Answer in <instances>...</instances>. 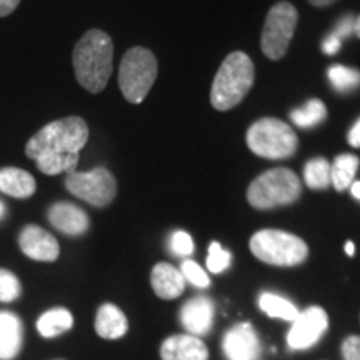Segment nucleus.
<instances>
[{
	"mask_svg": "<svg viewBox=\"0 0 360 360\" xmlns=\"http://www.w3.org/2000/svg\"><path fill=\"white\" fill-rule=\"evenodd\" d=\"M354 27H355V17L347 13V15L340 17V19L337 20L334 30H332L330 34L335 35L339 40L349 39L350 35H354Z\"/></svg>",
	"mask_w": 360,
	"mask_h": 360,
	"instance_id": "obj_31",
	"label": "nucleus"
},
{
	"mask_svg": "<svg viewBox=\"0 0 360 360\" xmlns=\"http://www.w3.org/2000/svg\"><path fill=\"white\" fill-rule=\"evenodd\" d=\"M47 217L49 222L65 236H82L90 227L89 215L80 207L70 204V202H57V204L51 205Z\"/></svg>",
	"mask_w": 360,
	"mask_h": 360,
	"instance_id": "obj_13",
	"label": "nucleus"
},
{
	"mask_svg": "<svg viewBox=\"0 0 360 360\" xmlns=\"http://www.w3.org/2000/svg\"><path fill=\"white\" fill-rule=\"evenodd\" d=\"M328 327L327 312L322 307H309L302 314L297 315L292 323L289 335H287V344L292 350H304L312 347L321 340Z\"/></svg>",
	"mask_w": 360,
	"mask_h": 360,
	"instance_id": "obj_10",
	"label": "nucleus"
},
{
	"mask_svg": "<svg viewBox=\"0 0 360 360\" xmlns=\"http://www.w3.org/2000/svg\"><path fill=\"white\" fill-rule=\"evenodd\" d=\"M224 354L229 360H257L260 342L250 323H237L224 337Z\"/></svg>",
	"mask_w": 360,
	"mask_h": 360,
	"instance_id": "obj_12",
	"label": "nucleus"
},
{
	"mask_svg": "<svg viewBox=\"0 0 360 360\" xmlns=\"http://www.w3.org/2000/svg\"><path fill=\"white\" fill-rule=\"evenodd\" d=\"M300 180L290 169H272L259 175L247 191V200L254 209H276L290 205L300 197Z\"/></svg>",
	"mask_w": 360,
	"mask_h": 360,
	"instance_id": "obj_4",
	"label": "nucleus"
},
{
	"mask_svg": "<svg viewBox=\"0 0 360 360\" xmlns=\"http://www.w3.org/2000/svg\"><path fill=\"white\" fill-rule=\"evenodd\" d=\"M37 182L27 170L19 167L0 169V192L15 199H29L35 193Z\"/></svg>",
	"mask_w": 360,
	"mask_h": 360,
	"instance_id": "obj_19",
	"label": "nucleus"
},
{
	"mask_svg": "<svg viewBox=\"0 0 360 360\" xmlns=\"http://www.w3.org/2000/svg\"><path fill=\"white\" fill-rule=\"evenodd\" d=\"M34 160L37 164V169L45 175H58L62 172L72 174L75 172V167H77L79 154L60 155L52 154V152H42Z\"/></svg>",
	"mask_w": 360,
	"mask_h": 360,
	"instance_id": "obj_22",
	"label": "nucleus"
},
{
	"mask_svg": "<svg viewBox=\"0 0 360 360\" xmlns=\"http://www.w3.org/2000/svg\"><path fill=\"white\" fill-rule=\"evenodd\" d=\"M349 143L355 148H360V119L354 124V127L349 132Z\"/></svg>",
	"mask_w": 360,
	"mask_h": 360,
	"instance_id": "obj_35",
	"label": "nucleus"
},
{
	"mask_svg": "<svg viewBox=\"0 0 360 360\" xmlns=\"http://www.w3.org/2000/svg\"><path fill=\"white\" fill-rule=\"evenodd\" d=\"M214 304L207 297H195L180 309V322L191 335H205L214 323Z\"/></svg>",
	"mask_w": 360,
	"mask_h": 360,
	"instance_id": "obj_14",
	"label": "nucleus"
},
{
	"mask_svg": "<svg viewBox=\"0 0 360 360\" xmlns=\"http://www.w3.org/2000/svg\"><path fill=\"white\" fill-rule=\"evenodd\" d=\"M22 294V285L15 274L11 270L0 269V302L11 304Z\"/></svg>",
	"mask_w": 360,
	"mask_h": 360,
	"instance_id": "obj_27",
	"label": "nucleus"
},
{
	"mask_svg": "<svg viewBox=\"0 0 360 360\" xmlns=\"http://www.w3.org/2000/svg\"><path fill=\"white\" fill-rule=\"evenodd\" d=\"M327 117V107L323 105L322 101L319 98H312L305 103L300 109L292 110L290 119L297 127L300 129H312L322 124Z\"/></svg>",
	"mask_w": 360,
	"mask_h": 360,
	"instance_id": "obj_23",
	"label": "nucleus"
},
{
	"mask_svg": "<svg viewBox=\"0 0 360 360\" xmlns=\"http://www.w3.org/2000/svg\"><path fill=\"white\" fill-rule=\"evenodd\" d=\"M350 192H352L355 199L360 200V182H354L352 186H350Z\"/></svg>",
	"mask_w": 360,
	"mask_h": 360,
	"instance_id": "obj_37",
	"label": "nucleus"
},
{
	"mask_svg": "<svg viewBox=\"0 0 360 360\" xmlns=\"http://www.w3.org/2000/svg\"><path fill=\"white\" fill-rule=\"evenodd\" d=\"M359 164L360 160L357 155L340 154L335 157L334 164L330 165V184L335 187V191L344 192L352 186Z\"/></svg>",
	"mask_w": 360,
	"mask_h": 360,
	"instance_id": "obj_21",
	"label": "nucleus"
},
{
	"mask_svg": "<svg viewBox=\"0 0 360 360\" xmlns=\"http://www.w3.org/2000/svg\"><path fill=\"white\" fill-rule=\"evenodd\" d=\"M328 80L337 92H352L360 87V72L345 65H332L327 70Z\"/></svg>",
	"mask_w": 360,
	"mask_h": 360,
	"instance_id": "obj_26",
	"label": "nucleus"
},
{
	"mask_svg": "<svg viewBox=\"0 0 360 360\" xmlns=\"http://www.w3.org/2000/svg\"><path fill=\"white\" fill-rule=\"evenodd\" d=\"M250 252L262 262L278 267H294L309 257V247L302 238L276 229L255 232L250 238Z\"/></svg>",
	"mask_w": 360,
	"mask_h": 360,
	"instance_id": "obj_5",
	"label": "nucleus"
},
{
	"mask_svg": "<svg viewBox=\"0 0 360 360\" xmlns=\"http://www.w3.org/2000/svg\"><path fill=\"white\" fill-rule=\"evenodd\" d=\"M231 252L225 250L219 242H212L209 247V257H207V269L212 274H220L231 265Z\"/></svg>",
	"mask_w": 360,
	"mask_h": 360,
	"instance_id": "obj_28",
	"label": "nucleus"
},
{
	"mask_svg": "<svg viewBox=\"0 0 360 360\" xmlns=\"http://www.w3.org/2000/svg\"><path fill=\"white\" fill-rule=\"evenodd\" d=\"M2 215H4V204L0 202V217H2Z\"/></svg>",
	"mask_w": 360,
	"mask_h": 360,
	"instance_id": "obj_40",
	"label": "nucleus"
},
{
	"mask_svg": "<svg viewBox=\"0 0 360 360\" xmlns=\"http://www.w3.org/2000/svg\"><path fill=\"white\" fill-rule=\"evenodd\" d=\"M157 58L148 49L134 47L125 52L119 69V87L130 103H142L157 79Z\"/></svg>",
	"mask_w": 360,
	"mask_h": 360,
	"instance_id": "obj_7",
	"label": "nucleus"
},
{
	"mask_svg": "<svg viewBox=\"0 0 360 360\" xmlns=\"http://www.w3.org/2000/svg\"><path fill=\"white\" fill-rule=\"evenodd\" d=\"M254 62L247 53L232 52L225 57L210 90V102L214 109L231 110L238 105L254 85Z\"/></svg>",
	"mask_w": 360,
	"mask_h": 360,
	"instance_id": "obj_2",
	"label": "nucleus"
},
{
	"mask_svg": "<svg viewBox=\"0 0 360 360\" xmlns=\"http://www.w3.org/2000/svg\"><path fill=\"white\" fill-rule=\"evenodd\" d=\"M20 250L29 259L37 262H56L60 255V245L57 238L39 225H27L19 236Z\"/></svg>",
	"mask_w": 360,
	"mask_h": 360,
	"instance_id": "obj_11",
	"label": "nucleus"
},
{
	"mask_svg": "<svg viewBox=\"0 0 360 360\" xmlns=\"http://www.w3.org/2000/svg\"><path fill=\"white\" fill-rule=\"evenodd\" d=\"M170 250H172V254L180 255V257L192 255V252H193L192 237L184 231L174 232L172 237H170Z\"/></svg>",
	"mask_w": 360,
	"mask_h": 360,
	"instance_id": "obj_30",
	"label": "nucleus"
},
{
	"mask_svg": "<svg viewBox=\"0 0 360 360\" xmlns=\"http://www.w3.org/2000/svg\"><path fill=\"white\" fill-rule=\"evenodd\" d=\"M259 307L264 310L265 314L270 315V317L283 319V321H292L294 322L299 315V310L290 300L283 299L281 295L270 294V292H264L262 295L259 297Z\"/></svg>",
	"mask_w": 360,
	"mask_h": 360,
	"instance_id": "obj_24",
	"label": "nucleus"
},
{
	"mask_svg": "<svg viewBox=\"0 0 360 360\" xmlns=\"http://www.w3.org/2000/svg\"><path fill=\"white\" fill-rule=\"evenodd\" d=\"M299 13L289 2H278L270 8L262 30V52L270 60H281L289 51Z\"/></svg>",
	"mask_w": 360,
	"mask_h": 360,
	"instance_id": "obj_8",
	"label": "nucleus"
},
{
	"mask_svg": "<svg viewBox=\"0 0 360 360\" xmlns=\"http://www.w3.org/2000/svg\"><path fill=\"white\" fill-rule=\"evenodd\" d=\"M87 141L89 127L82 117H64L47 124L32 135L25 146V155L34 160L42 152L60 155L80 154Z\"/></svg>",
	"mask_w": 360,
	"mask_h": 360,
	"instance_id": "obj_3",
	"label": "nucleus"
},
{
	"mask_svg": "<svg viewBox=\"0 0 360 360\" xmlns=\"http://www.w3.org/2000/svg\"><path fill=\"white\" fill-rule=\"evenodd\" d=\"M340 47H342V40H339L332 34H328L326 40L322 42V52L327 53V56H335V53L340 51Z\"/></svg>",
	"mask_w": 360,
	"mask_h": 360,
	"instance_id": "obj_33",
	"label": "nucleus"
},
{
	"mask_svg": "<svg viewBox=\"0 0 360 360\" xmlns=\"http://www.w3.org/2000/svg\"><path fill=\"white\" fill-rule=\"evenodd\" d=\"M180 272H182L186 282H191L192 285L200 287V289H205V287L210 285V278L207 276V272L199 264L193 262V260H184Z\"/></svg>",
	"mask_w": 360,
	"mask_h": 360,
	"instance_id": "obj_29",
	"label": "nucleus"
},
{
	"mask_svg": "<svg viewBox=\"0 0 360 360\" xmlns=\"http://www.w3.org/2000/svg\"><path fill=\"white\" fill-rule=\"evenodd\" d=\"M314 7H328V6H334L335 2L339 0H309Z\"/></svg>",
	"mask_w": 360,
	"mask_h": 360,
	"instance_id": "obj_36",
	"label": "nucleus"
},
{
	"mask_svg": "<svg viewBox=\"0 0 360 360\" xmlns=\"http://www.w3.org/2000/svg\"><path fill=\"white\" fill-rule=\"evenodd\" d=\"M72 326H74V317H72L70 310L64 307L47 310L37 321V330L44 339H53V337L65 334Z\"/></svg>",
	"mask_w": 360,
	"mask_h": 360,
	"instance_id": "obj_20",
	"label": "nucleus"
},
{
	"mask_svg": "<svg viewBox=\"0 0 360 360\" xmlns=\"http://www.w3.org/2000/svg\"><path fill=\"white\" fill-rule=\"evenodd\" d=\"M247 146L264 159H287L294 155L299 139L290 125L272 117L257 120L247 130Z\"/></svg>",
	"mask_w": 360,
	"mask_h": 360,
	"instance_id": "obj_6",
	"label": "nucleus"
},
{
	"mask_svg": "<svg viewBox=\"0 0 360 360\" xmlns=\"http://www.w3.org/2000/svg\"><path fill=\"white\" fill-rule=\"evenodd\" d=\"M354 34L357 35V37L360 39V15L355 17V27H354Z\"/></svg>",
	"mask_w": 360,
	"mask_h": 360,
	"instance_id": "obj_39",
	"label": "nucleus"
},
{
	"mask_svg": "<svg viewBox=\"0 0 360 360\" xmlns=\"http://www.w3.org/2000/svg\"><path fill=\"white\" fill-rule=\"evenodd\" d=\"M57 360H62V359H57Z\"/></svg>",
	"mask_w": 360,
	"mask_h": 360,
	"instance_id": "obj_41",
	"label": "nucleus"
},
{
	"mask_svg": "<svg viewBox=\"0 0 360 360\" xmlns=\"http://www.w3.org/2000/svg\"><path fill=\"white\" fill-rule=\"evenodd\" d=\"M342 357L344 360H360V337L350 335L342 342Z\"/></svg>",
	"mask_w": 360,
	"mask_h": 360,
	"instance_id": "obj_32",
	"label": "nucleus"
},
{
	"mask_svg": "<svg viewBox=\"0 0 360 360\" xmlns=\"http://www.w3.org/2000/svg\"><path fill=\"white\" fill-rule=\"evenodd\" d=\"M65 187L72 195L94 207L109 205L117 195L115 177L105 167H96L90 172H72L67 175Z\"/></svg>",
	"mask_w": 360,
	"mask_h": 360,
	"instance_id": "obj_9",
	"label": "nucleus"
},
{
	"mask_svg": "<svg viewBox=\"0 0 360 360\" xmlns=\"http://www.w3.org/2000/svg\"><path fill=\"white\" fill-rule=\"evenodd\" d=\"M150 283L155 295L164 300L177 299L186 289V278L182 272L167 262H159L152 269Z\"/></svg>",
	"mask_w": 360,
	"mask_h": 360,
	"instance_id": "obj_16",
	"label": "nucleus"
},
{
	"mask_svg": "<svg viewBox=\"0 0 360 360\" xmlns=\"http://www.w3.org/2000/svg\"><path fill=\"white\" fill-rule=\"evenodd\" d=\"M129 322L125 314L114 304H102L96 315V332L102 339L115 340L127 334Z\"/></svg>",
	"mask_w": 360,
	"mask_h": 360,
	"instance_id": "obj_18",
	"label": "nucleus"
},
{
	"mask_svg": "<svg viewBox=\"0 0 360 360\" xmlns=\"http://www.w3.org/2000/svg\"><path fill=\"white\" fill-rule=\"evenodd\" d=\"M162 360H209V349L191 334L172 335L160 345Z\"/></svg>",
	"mask_w": 360,
	"mask_h": 360,
	"instance_id": "obj_15",
	"label": "nucleus"
},
{
	"mask_svg": "<svg viewBox=\"0 0 360 360\" xmlns=\"http://www.w3.org/2000/svg\"><path fill=\"white\" fill-rule=\"evenodd\" d=\"M24 344V326L12 312H0V360H12Z\"/></svg>",
	"mask_w": 360,
	"mask_h": 360,
	"instance_id": "obj_17",
	"label": "nucleus"
},
{
	"mask_svg": "<svg viewBox=\"0 0 360 360\" xmlns=\"http://www.w3.org/2000/svg\"><path fill=\"white\" fill-rule=\"evenodd\" d=\"M345 254H347L349 257H352V255L355 254V245H354V242H347V244H345Z\"/></svg>",
	"mask_w": 360,
	"mask_h": 360,
	"instance_id": "obj_38",
	"label": "nucleus"
},
{
	"mask_svg": "<svg viewBox=\"0 0 360 360\" xmlns=\"http://www.w3.org/2000/svg\"><path fill=\"white\" fill-rule=\"evenodd\" d=\"M20 0H0V17H7L19 7Z\"/></svg>",
	"mask_w": 360,
	"mask_h": 360,
	"instance_id": "obj_34",
	"label": "nucleus"
},
{
	"mask_svg": "<svg viewBox=\"0 0 360 360\" xmlns=\"http://www.w3.org/2000/svg\"><path fill=\"white\" fill-rule=\"evenodd\" d=\"M114 44L109 34L92 29L75 44L74 70L77 82L90 94H101L112 75Z\"/></svg>",
	"mask_w": 360,
	"mask_h": 360,
	"instance_id": "obj_1",
	"label": "nucleus"
},
{
	"mask_svg": "<svg viewBox=\"0 0 360 360\" xmlns=\"http://www.w3.org/2000/svg\"><path fill=\"white\" fill-rule=\"evenodd\" d=\"M305 184L314 191H322L330 186V164L323 157H315L304 169Z\"/></svg>",
	"mask_w": 360,
	"mask_h": 360,
	"instance_id": "obj_25",
	"label": "nucleus"
}]
</instances>
